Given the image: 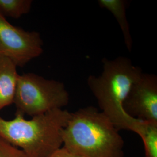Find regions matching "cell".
Wrapping results in <instances>:
<instances>
[{
  "mask_svg": "<svg viewBox=\"0 0 157 157\" xmlns=\"http://www.w3.org/2000/svg\"><path fill=\"white\" fill-rule=\"evenodd\" d=\"M62 140V147L79 157H124V141L119 130L95 107L71 113Z\"/></svg>",
  "mask_w": 157,
  "mask_h": 157,
  "instance_id": "6da1fadb",
  "label": "cell"
},
{
  "mask_svg": "<svg viewBox=\"0 0 157 157\" xmlns=\"http://www.w3.org/2000/svg\"><path fill=\"white\" fill-rule=\"evenodd\" d=\"M102 72L96 76L90 75L87 84L101 112L118 130H128L136 133L143 121L129 116L123 108V102L132 85L143 73L140 67L124 56L114 59H102Z\"/></svg>",
  "mask_w": 157,
  "mask_h": 157,
  "instance_id": "7a4b0ae2",
  "label": "cell"
},
{
  "mask_svg": "<svg viewBox=\"0 0 157 157\" xmlns=\"http://www.w3.org/2000/svg\"><path fill=\"white\" fill-rule=\"evenodd\" d=\"M71 115L56 109L29 120L19 113L10 121L0 117V137L20 147L26 157H50L63 146L62 131Z\"/></svg>",
  "mask_w": 157,
  "mask_h": 157,
  "instance_id": "3957f363",
  "label": "cell"
},
{
  "mask_svg": "<svg viewBox=\"0 0 157 157\" xmlns=\"http://www.w3.org/2000/svg\"><path fill=\"white\" fill-rule=\"evenodd\" d=\"M69 101L64 84L33 73L19 75L13 100L17 113L34 117L62 109Z\"/></svg>",
  "mask_w": 157,
  "mask_h": 157,
  "instance_id": "277c9868",
  "label": "cell"
},
{
  "mask_svg": "<svg viewBox=\"0 0 157 157\" xmlns=\"http://www.w3.org/2000/svg\"><path fill=\"white\" fill-rule=\"evenodd\" d=\"M43 42L39 32L26 31L8 22L0 15V56L23 67L43 52Z\"/></svg>",
  "mask_w": 157,
  "mask_h": 157,
  "instance_id": "5b68a950",
  "label": "cell"
},
{
  "mask_svg": "<svg viewBox=\"0 0 157 157\" xmlns=\"http://www.w3.org/2000/svg\"><path fill=\"white\" fill-rule=\"evenodd\" d=\"M123 108L132 118L157 123V76L142 73L129 90Z\"/></svg>",
  "mask_w": 157,
  "mask_h": 157,
  "instance_id": "8992f818",
  "label": "cell"
},
{
  "mask_svg": "<svg viewBox=\"0 0 157 157\" xmlns=\"http://www.w3.org/2000/svg\"><path fill=\"white\" fill-rule=\"evenodd\" d=\"M18 76L17 65L0 56V111L13 103Z\"/></svg>",
  "mask_w": 157,
  "mask_h": 157,
  "instance_id": "52a82bcc",
  "label": "cell"
},
{
  "mask_svg": "<svg viewBox=\"0 0 157 157\" xmlns=\"http://www.w3.org/2000/svg\"><path fill=\"white\" fill-rule=\"evenodd\" d=\"M98 3L101 8L106 9L115 17L122 30L126 47L128 50L131 51L133 47V40L126 17V1L98 0Z\"/></svg>",
  "mask_w": 157,
  "mask_h": 157,
  "instance_id": "ba28073f",
  "label": "cell"
},
{
  "mask_svg": "<svg viewBox=\"0 0 157 157\" xmlns=\"http://www.w3.org/2000/svg\"><path fill=\"white\" fill-rule=\"evenodd\" d=\"M32 0H0V15L18 19L30 11Z\"/></svg>",
  "mask_w": 157,
  "mask_h": 157,
  "instance_id": "9c48e42d",
  "label": "cell"
},
{
  "mask_svg": "<svg viewBox=\"0 0 157 157\" xmlns=\"http://www.w3.org/2000/svg\"><path fill=\"white\" fill-rule=\"evenodd\" d=\"M139 136L143 142L145 157H157V123L147 122Z\"/></svg>",
  "mask_w": 157,
  "mask_h": 157,
  "instance_id": "30bf717a",
  "label": "cell"
},
{
  "mask_svg": "<svg viewBox=\"0 0 157 157\" xmlns=\"http://www.w3.org/2000/svg\"><path fill=\"white\" fill-rule=\"evenodd\" d=\"M0 157H26L24 152L0 137Z\"/></svg>",
  "mask_w": 157,
  "mask_h": 157,
  "instance_id": "8fae6325",
  "label": "cell"
},
{
  "mask_svg": "<svg viewBox=\"0 0 157 157\" xmlns=\"http://www.w3.org/2000/svg\"><path fill=\"white\" fill-rule=\"evenodd\" d=\"M50 157H79L73 153L69 151L63 147L60 148Z\"/></svg>",
  "mask_w": 157,
  "mask_h": 157,
  "instance_id": "7c38bea8",
  "label": "cell"
}]
</instances>
